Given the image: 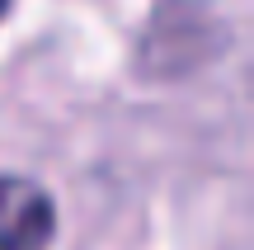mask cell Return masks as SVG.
<instances>
[{
    "label": "cell",
    "mask_w": 254,
    "mask_h": 250,
    "mask_svg": "<svg viewBox=\"0 0 254 250\" xmlns=\"http://www.w3.org/2000/svg\"><path fill=\"white\" fill-rule=\"evenodd\" d=\"M5 5H9V0H0V19H5Z\"/></svg>",
    "instance_id": "2"
},
{
    "label": "cell",
    "mask_w": 254,
    "mask_h": 250,
    "mask_svg": "<svg viewBox=\"0 0 254 250\" xmlns=\"http://www.w3.org/2000/svg\"><path fill=\"white\" fill-rule=\"evenodd\" d=\"M57 236V208L43 184L0 175V250H47Z\"/></svg>",
    "instance_id": "1"
}]
</instances>
